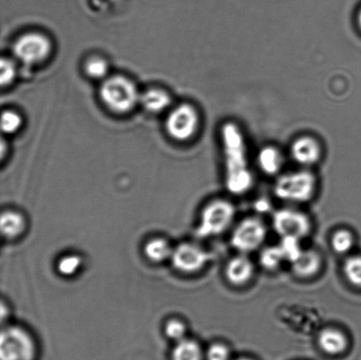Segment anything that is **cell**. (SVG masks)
Returning <instances> with one entry per match:
<instances>
[{
    "label": "cell",
    "mask_w": 361,
    "mask_h": 360,
    "mask_svg": "<svg viewBox=\"0 0 361 360\" xmlns=\"http://www.w3.org/2000/svg\"><path fill=\"white\" fill-rule=\"evenodd\" d=\"M261 266L268 271H276L286 262L281 247L270 246L262 250L259 257Z\"/></svg>",
    "instance_id": "obj_20"
},
{
    "label": "cell",
    "mask_w": 361,
    "mask_h": 360,
    "mask_svg": "<svg viewBox=\"0 0 361 360\" xmlns=\"http://www.w3.org/2000/svg\"><path fill=\"white\" fill-rule=\"evenodd\" d=\"M235 360H254V359H250V358H240V359H236Z\"/></svg>",
    "instance_id": "obj_33"
},
{
    "label": "cell",
    "mask_w": 361,
    "mask_h": 360,
    "mask_svg": "<svg viewBox=\"0 0 361 360\" xmlns=\"http://www.w3.org/2000/svg\"><path fill=\"white\" fill-rule=\"evenodd\" d=\"M343 273L350 284L361 289V256H349L343 266Z\"/></svg>",
    "instance_id": "obj_22"
},
{
    "label": "cell",
    "mask_w": 361,
    "mask_h": 360,
    "mask_svg": "<svg viewBox=\"0 0 361 360\" xmlns=\"http://www.w3.org/2000/svg\"><path fill=\"white\" fill-rule=\"evenodd\" d=\"M23 125V119L17 112L6 111L2 113L1 129L6 134L16 133Z\"/></svg>",
    "instance_id": "obj_27"
},
{
    "label": "cell",
    "mask_w": 361,
    "mask_h": 360,
    "mask_svg": "<svg viewBox=\"0 0 361 360\" xmlns=\"http://www.w3.org/2000/svg\"><path fill=\"white\" fill-rule=\"evenodd\" d=\"M254 273L252 261L245 254L239 253L238 255L232 257L225 268L226 280L235 287H242L249 283L252 280Z\"/></svg>",
    "instance_id": "obj_12"
},
{
    "label": "cell",
    "mask_w": 361,
    "mask_h": 360,
    "mask_svg": "<svg viewBox=\"0 0 361 360\" xmlns=\"http://www.w3.org/2000/svg\"><path fill=\"white\" fill-rule=\"evenodd\" d=\"M272 227L281 237L292 236L302 241L310 235L312 224L303 211L283 208L276 211L272 216Z\"/></svg>",
    "instance_id": "obj_7"
},
{
    "label": "cell",
    "mask_w": 361,
    "mask_h": 360,
    "mask_svg": "<svg viewBox=\"0 0 361 360\" xmlns=\"http://www.w3.org/2000/svg\"><path fill=\"white\" fill-rule=\"evenodd\" d=\"M235 214V207L229 201H212L201 211L196 230L197 237L210 238L223 234L232 225Z\"/></svg>",
    "instance_id": "obj_4"
},
{
    "label": "cell",
    "mask_w": 361,
    "mask_h": 360,
    "mask_svg": "<svg viewBox=\"0 0 361 360\" xmlns=\"http://www.w3.org/2000/svg\"><path fill=\"white\" fill-rule=\"evenodd\" d=\"M6 150L5 140L2 139L1 142V157L2 159L5 156V151Z\"/></svg>",
    "instance_id": "obj_31"
},
{
    "label": "cell",
    "mask_w": 361,
    "mask_h": 360,
    "mask_svg": "<svg viewBox=\"0 0 361 360\" xmlns=\"http://www.w3.org/2000/svg\"><path fill=\"white\" fill-rule=\"evenodd\" d=\"M210 260L211 254L192 242H183L176 247L171 259L175 269L185 274L198 273Z\"/></svg>",
    "instance_id": "obj_10"
},
{
    "label": "cell",
    "mask_w": 361,
    "mask_h": 360,
    "mask_svg": "<svg viewBox=\"0 0 361 360\" xmlns=\"http://www.w3.org/2000/svg\"><path fill=\"white\" fill-rule=\"evenodd\" d=\"M140 101L147 111L157 114V113L166 111L169 107L171 104V98L167 92L159 89V88H152L141 95Z\"/></svg>",
    "instance_id": "obj_17"
},
{
    "label": "cell",
    "mask_w": 361,
    "mask_h": 360,
    "mask_svg": "<svg viewBox=\"0 0 361 360\" xmlns=\"http://www.w3.org/2000/svg\"><path fill=\"white\" fill-rule=\"evenodd\" d=\"M0 228L4 238L16 240L26 231L27 221L20 211L8 210L4 211L0 221Z\"/></svg>",
    "instance_id": "obj_15"
},
{
    "label": "cell",
    "mask_w": 361,
    "mask_h": 360,
    "mask_svg": "<svg viewBox=\"0 0 361 360\" xmlns=\"http://www.w3.org/2000/svg\"><path fill=\"white\" fill-rule=\"evenodd\" d=\"M284 255L286 262L292 264L302 253L303 250L300 246V240L292 236L281 237V241L279 244Z\"/></svg>",
    "instance_id": "obj_23"
},
{
    "label": "cell",
    "mask_w": 361,
    "mask_h": 360,
    "mask_svg": "<svg viewBox=\"0 0 361 360\" xmlns=\"http://www.w3.org/2000/svg\"><path fill=\"white\" fill-rule=\"evenodd\" d=\"M100 97L106 107L111 111L125 114L135 108L141 95L132 80L118 75L104 81L100 88Z\"/></svg>",
    "instance_id": "obj_2"
},
{
    "label": "cell",
    "mask_w": 361,
    "mask_h": 360,
    "mask_svg": "<svg viewBox=\"0 0 361 360\" xmlns=\"http://www.w3.org/2000/svg\"><path fill=\"white\" fill-rule=\"evenodd\" d=\"M258 166L264 174L277 175L283 166V156L277 147L268 146L262 149L257 156Z\"/></svg>",
    "instance_id": "obj_16"
},
{
    "label": "cell",
    "mask_w": 361,
    "mask_h": 360,
    "mask_svg": "<svg viewBox=\"0 0 361 360\" xmlns=\"http://www.w3.org/2000/svg\"><path fill=\"white\" fill-rule=\"evenodd\" d=\"M231 352L228 345L214 343L204 352V360H231Z\"/></svg>",
    "instance_id": "obj_28"
},
{
    "label": "cell",
    "mask_w": 361,
    "mask_h": 360,
    "mask_svg": "<svg viewBox=\"0 0 361 360\" xmlns=\"http://www.w3.org/2000/svg\"><path fill=\"white\" fill-rule=\"evenodd\" d=\"M174 248L167 240L157 237L151 239L145 245L144 252L151 262L164 263L171 260Z\"/></svg>",
    "instance_id": "obj_18"
},
{
    "label": "cell",
    "mask_w": 361,
    "mask_h": 360,
    "mask_svg": "<svg viewBox=\"0 0 361 360\" xmlns=\"http://www.w3.org/2000/svg\"><path fill=\"white\" fill-rule=\"evenodd\" d=\"M267 238V227L259 218H243L233 229L230 243L240 254L256 252Z\"/></svg>",
    "instance_id": "obj_6"
},
{
    "label": "cell",
    "mask_w": 361,
    "mask_h": 360,
    "mask_svg": "<svg viewBox=\"0 0 361 360\" xmlns=\"http://www.w3.org/2000/svg\"><path fill=\"white\" fill-rule=\"evenodd\" d=\"M37 347L34 337L19 326H6L0 337V359L35 360Z\"/></svg>",
    "instance_id": "obj_5"
},
{
    "label": "cell",
    "mask_w": 361,
    "mask_h": 360,
    "mask_svg": "<svg viewBox=\"0 0 361 360\" xmlns=\"http://www.w3.org/2000/svg\"><path fill=\"white\" fill-rule=\"evenodd\" d=\"M317 190V178L312 172L299 170L286 173L276 180L274 195L279 199L305 203L312 199Z\"/></svg>",
    "instance_id": "obj_3"
},
{
    "label": "cell",
    "mask_w": 361,
    "mask_h": 360,
    "mask_svg": "<svg viewBox=\"0 0 361 360\" xmlns=\"http://www.w3.org/2000/svg\"><path fill=\"white\" fill-rule=\"evenodd\" d=\"M318 347L325 354L339 356L348 350L349 341L343 331L327 328L321 331L317 338Z\"/></svg>",
    "instance_id": "obj_13"
},
{
    "label": "cell",
    "mask_w": 361,
    "mask_h": 360,
    "mask_svg": "<svg viewBox=\"0 0 361 360\" xmlns=\"http://www.w3.org/2000/svg\"><path fill=\"white\" fill-rule=\"evenodd\" d=\"M16 66L12 60L9 58H3L1 60V86H8L16 79Z\"/></svg>",
    "instance_id": "obj_29"
},
{
    "label": "cell",
    "mask_w": 361,
    "mask_h": 360,
    "mask_svg": "<svg viewBox=\"0 0 361 360\" xmlns=\"http://www.w3.org/2000/svg\"><path fill=\"white\" fill-rule=\"evenodd\" d=\"M165 335L169 340L175 341L176 343L186 338V324L179 319H171L168 321L164 328Z\"/></svg>",
    "instance_id": "obj_26"
},
{
    "label": "cell",
    "mask_w": 361,
    "mask_h": 360,
    "mask_svg": "<svg viewBox=\"0 0 361 360\" xmlns=\"http://www.w3.org/2000/svg\"><path fill=\"white\" fill-rule=\"evenodd\" d=\"M221 137L226 189L233 195H243L252 188L254 182L247 161L245 137L233 122L223 123Z\"/></svg>",
    "instance_id": "obj_1"
},
{
    "label": "cell",
    "mask_w": 361,
    "mask_h": 360,
    "mask_svg": "<svg viewBox=\"0 0 361 360\" xmlns=\"http://www.w3.org/2000/svg\"><path fill=\"white\" fill-rule=\"evenodd\" d=\"M291 154L297 163L304 166V167H310L320 161L322 147L314 137L302 136L293 141Z\"/></svg>",
    "instance_id": "obj_11"
},
{
    "label": "cell",
    "mask_w": 361,
    "mask_h": 360,
    "mask_svg": "<svg viewBox=\"0 0 361 360\" xmlns=\"http://www.w3.org/2000/svg\"><path fill=\"white\" fill-rule=\"evenodd\" d=\"M358 24H359V27L360 28V30H361V9L359 12V14H358Z\"/></svg>",
    "instance_id": "obj_32"
},
{
    "label": "cell",
    "mask_w": 361,
    "mask_h": 360,
    "mask_svg": "<svg viewBox=\"0 0 361 360\" xmlns=\"http://www.w3.org/2000/svg\"><path fill=\"white\" fill-rule=\"evenodd\" d=\"M82 259L76 254H70L61 257L58 262V271L65 277H72L79 273L82 267Z\"/></svg>",
    "instance_id": "obj_24"
},
{
    "label": "cell",
    "mask_w": 361,
    "mask_h": 360,
    "mask_svg": "<svg viewBox=\"0 0 361 360\" xmlns=\"http://www.w3.org/2000/svg\"><path fill=\"white\" fill-rule=\"evenodd\" d=\"M271 204L269 203V201L261 199L259 202H258L256 204L257 209L261 213H263V211H269V209H270Z\"/></svg>",
    "instance_id": "obj_30"
},
{
    "label": "cell",
    "mask_w": 361,
    "mask_h": 360,
    "mask_svg": "<svg viewBox=\"0 0 361 360\" xmlns=\"http://www.w3.org/2000/svg\"><path fill=\"white\" fill-rule=\"evenodd\" d=\"M322 257L314 250H303L298 259L291 264L292 271L296 277L309 278L319 273Z\"/></svg>",
    "instance_id": "obj_14"
},
{
    "label": "cell",
    "mask_w": 361,
    "mask_h": 360,
    "mask_svg": "<svg viewBox=\"0 0 361 360\" xmlns=\"http://www.w3.org/2000/svg\"><path fill=\"white\" fill-rule=\"evenodd\" d=\"M200 116L192 105L183 104L173 109L166 121L169 136L178 141L189 140L197 132Z\"/></svg>",
    "instance_id": "obj_8"
},
{
    "label": "cell",
    "mask_w": 361,
    "mask_h": 360,
    "mask_svg": "<svg viewBox=\"0 0 361 360\" xmlns=\"http://www.w3.org/2000/svg\"><path fill=\"white\" fill-rule=\"evenodd\" d=\"M171 360H204V352L197 341L186 337L176 344Z\"/></svg>",
    "instance_id": "obj_19"
},
{
    "label": "cell",
    "mask_w": 361,
    "mask_h": 360,
    "mask_svg": "<svg viewBox=\"0 0 361 360\" xmlns=\"http://www.w3.org/2000/svg\"><path fill=\"white\" fill-rule=\"evenodd\" d=\"M85 72L91 79H104L109 73V63L105 59L94 56L87 60L85 65Z\"/></svg>",
    "instance_id": "obj_25"
},
{
    "label": "cell",
    "mask_w": 361,
    "mask_h": 360,
    "mask_svg": "<svg viewBox=\"0 0 361 360\" xmlns=\"http://www.w3.org/2000/svg\"><path fill=\"white\" fill-rule=\"evenodd\" d=\"M51 52V42L40 33L25 34L18 38L13 45L16 58L26 65H37L49 58Z\"/></svg>",
    "instance_id": "obj_9"
},
{
    "label": "cell",
    "mask_w": 361,
    "mask_h": 360,
    "mask_svg": "<svg viewBox=\"0 0 361 360\" xmlns=\"http://www.w3.org/2000/svg\"><path fill=\"white\" fill-rule=\"evenodd\" d=\"M331 244L332 249L339 255L348 254L355 246V237L349 230L339 229L332 235Z\"/></svg>",
    "instance_id": "obj_21"
}]
</instances>
